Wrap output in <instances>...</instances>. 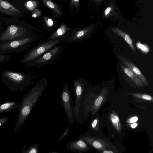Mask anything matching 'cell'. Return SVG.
<instances>
[{
    "label": "cell",
    "instance_id": "52a82bcc",
    "mask_svg": "<svg viewBox=\"0 0 153 153\" xmlns=\"http://www.w3.org/2000/svg\"><path fill=\"white\" fill-rule=\"evenodd\" d=\"M31 33L26 28L16 25H12L0 35V43L26 37Z\"/></svg>",
    "mask_w": 153,
    "mask_h": 153
},
{
    "label": "cell",
    "instance_id": "30bf717a",
    "mask_svg": "<svg viewBox=\"0 0 153 153\" xmlns=\"http://www.w3.org/2000/svg\"><path fill=\"white\" fill-rule=\"evenodd\" d=\"M120 62L130 68L132 71L137 76L146 86H149V83L146 77L142 74L140 70L131 60L127 58L120 55H117Z\"/></svg>",
    "mask_w": 153,
    "mask_h": 153
},
{
    "label": "cell",
    "instance_id": "7c38bea8",
    "mask_svg": "<svg viewBox=\"0 0 153 153\" xmlns=\"http://www.w3.org/2000/svg\"><path fill=\"white\" fill-rule=\"evenodd\" d=\"M71 31L70 27L65 24H62L45 39L49 41L62 37L67 38L69 36Z\"/></svg>",
    "mask_w": 153,
    "mask_h": 153
},
{
    "label": "cell",
    "instance_id": "1f68e13d",
    "mask_svg": "<svg viewBox=\"0 0 153 153\" xmlns=\"http://www.w3.org/2000/svg\"><path fill=\"white\" fill-rule=\"evenodd\" d=\"M103 153H113V152L111 151H107V150H105L103 152Z\"/></svg>",
    "mask_w": 153,
    "mask_h": 153
},
{
    "label": "cell",
    "instance_id": "4dcf8cb0",
    "mask_svg": "<svg viewBox=\"0 0 153 153\" xmlns=\"http://www.w3.org/2000/svg\"><path fill=\"white\" fill-rule=\"evenodd\" d=\"M137 124L136 123H134L131 125V127L132 128H135L137 126Z\"/></svg>",
    "mask_w": 153,
    "mask_h": 153
},
{
    "label": "cell",
    "instance_id": "5b68a950",
    "mask_svg": "<svg viewBox=\"0 0 153 153\" xmlns=\"http://www.w3.org/2000/svg\"><path fill=\"white\" fill-rule=\"evenodd\" d=\"M63 49L61 46L55 45L37 59L24 66L26 67H36L39 68L52 64L62 53Z\"/></svg>",
    "mask_w": 153,
    "mask_h": 153
},
{
    "label": "cell",
    "instance_id": "ac0fdd59",
    "mask_svg": "<svg viewBox=\"0 0 153 153\" xmlns=\"http://www.w3.org/2000/svg\"><path fill=\"white\" fill-rule=\"evenodd\" d=\"M110 119L114 126L119 132L121 131V126L118 116L115 114H111L110 115Z\"/></svg>",
    "mask_w": 153,
    "mask_h": 153
},
{
    "label": "cell",
    "instance_id": "6da1fadb",
    "mask_svg": "<svg viewBox=\"0 0 153 153\" xmlns=\"http://www.w3.org/2000/svg\"><path fill=\"white\" fill-rule=\"evenodd\" d=\"M48 85V79L43 78L27 92L19 104L18 118L14 132H16L23 125L30 114L32 110L39 101Z\"/></svg>",
    "mask_w": 153,
    "mask_h": 153
},
{
    "label": "cell",
    "instance_id": "9c48e42d",
    "mask_svg": "<svg viewBox=\"0 0 153 153\" xmlns=\"http://www.w3.org/2000/svg\"><path fill=\"white\" fill-rule=\"evenodd\" d=\"M86 84L85 80L81 78L74 79L73 81L75 95L74 109L76 113V120L79 115L80 100Z\"/></svg>",
    "mask_w": 153,
    "mask_h": 153
},
{
    "label": "cell",
    "instance_id": "7a4b0ae2",
    "mask_svg": "<svg viewBox=\"0 0 153 153\" xmlns=\"http://www.w3.org/2000/svg\"><path fill=\"white\" fill-rule=\"evenodd\" d=\"M43 38L42 34L32 33L22 38L0 43V53L23 52L42 41Z\"/></svg>",
    "mask_w": 153,
    "mask_h": 153
},
{
    "label": "cell",
    "instance_id": "ffe728a7",
    "mask_svg": "<svg viewBox=\"0 0 153 153\" xmlns=\"http://www.w3.org/2000/svg\"><path fill=\"white\" fill-rule=\"evenodd\" d=\"M132 95L135 97L145 100L150 101L153 100L152 97L149 95L136 93H132Z\"/></svg>",
    "mask_w": 153,
    "mask_h": 153
},
{
    "label": "cell",
    "instance_id": "3957f363",
    "mask_svg": "<svg viewBox=\"0 0 153 153\" xmlns=\"http://www.w3.org/2000/svg\"><path fill=\"white\" fill-rule=\"evenodd\" d=\"M36 78L30 74L7 71L2 73V81L12 91H22L33 83Z\"/></svg>",
    "mask_w": 153,
    "mask_h": 153
},
{
    "label": "cell",
    "instance_id": "7402d4cb",
    "mask_svg": "<svg viewBox=\"0 0 153 153\" xmlns=\"http://www.w3.org/2000/svg\"><path fill=\"white\" fill-rule=\"evenodd\" d=\"M10 59V56L9 55L0 53V62L7 61L9 60Z\"/></svg>",
    "mask_w": 153,
    "mask_h": 153
},
{
    "label": "cell",
    "instance_id": "cb8c5ba5",
    "mask_svg": "<svg viewBox=\"0 0 153 153\" xmlns=\"http://www.w3.org/2000/svg\"><path fill=\"white\" fill-rule=\"evenodd\" d=\"M8 117H0V128L4 125L9 120Z\"/></svg>",
    "mask_w": 153,
    "mask_h": 153
},
{
    "label": "cell",
    "instance_id": "8fae6325",
    "mask_svg": "<svg viewBox=\"0 0 153 153\" xmlns=\"http://www.w3.org/2000/svg\"><path fill=\"white\" fill-rule=\"evenodd\" d=\"M66 146L68 150L78 153L85 152L89 149L87 143L79 138L76 140L69 141Z\"/></svg>",
    "mask_w": 153,
    "mask_h": 153
},
{
    "label": "cell",
    "instance_id": "d6a6232c",
    "mask_svg": "<svg viewBox=\"0 0 153 153\" xmlns=\"http://www.w3.org/2000/svg\"><path fill=\"white\" fill-rule=\"evenodd\" d=\"M48 153H58L59 152H56V151H51Z\"/></svg>",
    "mask_w": 153,
    "mask_h": 153
},
{
    "label": "cell",
    "instance_id": "277c9868",
    "mask_svg": "<svg viewBox=\"0 0 153 153\" xmlns=\"http://www.w3.org/2000/svg\"><path fill=\"white\" fill-rule=\"evenodd\" d=\"M66 38L62 37L53 40L45 39L41 41L27 53L22 60L21 63L26 64L37 59L55 45L64 41Z\"/></svg>",
    "mask_w": 153,
    "mask_h": 153
},
{
    "label": "cell",
    "instance_id": "ba28073f",
    "mask_svg": "<svg viewBox=\"0 0 153 153\" xmlns=\"http://www.w3.org/2000/svg\"><path fill=\"white\" fill-rule=\"evenodd\" d=\"M94 29L90 26L73 29L69 36L64 40L66 43L82 42L89 39L93 35Z\"/></svg>",
    "mask_w": 153,
    "mask_h": 153
},
{
    "label": "cell",
    "instance_id": "4316f807",
    "mask_svg": "<svg viewBox=\"0 0 153 153\" xmlns=\"http://www.w3.org/2000/svg\"><path fill=\"white\" fill-rule=\"evenodd\" d=\"M46 25L48 28H51L52 27L53 24V21L51 19H49L47 21Z\"/></svg>",
    "mask_w": 153,
    "mask_h": 153
},
{
    "label": "cell",
    "instance_id": "9a60e30c",
    "mask_svg": "<svg viewBox=\"0 0 153 153\" xmlns=\"http://www.w3.org/2000/svg\"><path fill=\"white\" fill-rule=\"evenodd\" d=\"M121 69L124 73L128 76L137 86L144 88V84L140 80L128 67L120 64Z\"/></svg>",
    "mask_w": 153,
    "mask_h": 153
},
{
    "label": "cell",
    "instance_id": "d4e9b609",
    "mask_svg": "<svg viewBox=\"0 0 153 153\" xmlns=\"http://www.w3.org/2000/svg\"><path fill=\"white\" fill-rule=\"evenodd\" d=\"M103 100V98L101 96H99L95 100L94 104L95 106H98L100 105Z\"/></svg>",
    "mask_w": 153,
    "mask_h": 153
},
{
    "label": "cell",
    "instance_id": "2e32d148",
    "mask_svg": "<svg viewBox=\"0 0 153 153\" xmlns=\"http://www.w3.org/2000/svg\"><path fill=\"white\" fill-rule=\"evenodd\" d=\"M19 103L15 101H10L0 105V114L5 112H10L18 107Z\"/></svg>",
    "mask_w": 153,
    "mask_h": 153
},
{
    "label": "cell",
    "instance_id": "e0dca14e",
    "mask_svg": "<svg viewBox=\"0 0 153 153\" xmlns=\"http://www.w3.org/2000/svg\"><path fill=\"white\" fill-rule=\"evenodd\" d=\"M43 3L56 14L61 15L62 10L59 6L51 0H43Z\"/></svg>",
    "mask_w": 153,
    "mask_h": 153
},
{
    "label": "cell",
    "instance_id": "44dd1931",
    "mask_svg": "<svg viewBox=\"0 0 153 153\" xmlns=\"http://www.w3.org/2000/svg\"><path fill=\"white\" fill-rule=\"evenodd\" d=\"M71 125L70 124L65 129L64 132L63 134L60 137L59 139L58 140L57 142H58L61 141L67 135L68 133L69 128Z\"/></svg>",
    "mask_w": 153,
    "mask_h": 153
},
{
    "label": "cell",
    "instance_id": "484cf974",
    "mask_svg": "<svg viewBox=\"0 0 153 153\" xmlns=\"http://www.w3.org/2000/svg\"><path fill=\"white\" fill-rule=\"evenodd\" d=\"M79 0H71V5H74L76 7V10L79 9Z\"/></svg>",
    "mask_w": 153,
    "mask_h": 153
},
{
    "label": "cell",
    "instance_id": "4fadbf2b",
    "mask_svg": "<svg viewBox=\"0 0 153 153\" xmlns=\"http://www.w3.org/2000/svg\"><path fill=\"white\" fill-rule=\"evenodd\" d=\"M0 12L10 16L18 15L21 13L13 5L3 0H0Z\"/></svg>",
    "mask_w": 153,
    "mask_h": 153
},
{
    "label": "cell",
    "instance_id": "f1b7e54d",
    "mask_svg": "<svg viewBox=\"0 0 153 153\" xmlns=\"http://www.w3.org/2000/svg\"><path fill=\"white\" fill-rule=\"evenodd\" d=\"M98 122V120L97 119H95L92 122L91 125V127L93 128H95L97 125Z\"/></svg>",
    "mask_w": 153,
    "mask_h": 153
},
{
    "label": "cell",
    "instance_id": "83f0119b",
    "mask_svg": "<svg viewBox=\"0 0 153 153\" xmlns=\"http://www.w3.org/2000/svg\"><path fill=\"white\" fill-rule=\"evenodd\" d=\"M138 120V117L136 116H134L131 117L129 120V122L133 123L136 122Z\"/></svg>",
    "mask_w": 153,
    "mask_h": 153
},
{
    "label": "cell",
    "instance_id": "603a6c76",
    "mask_svg": "<svg viewBox=\"0 0 153 153\" xmlns=\"http://www.w3.org/2000/svg\"><path fill=\"white\" fill-rule=\"evenodd\" d=\"M26 7L29 10H32L34 8V2L31 1H28L25 4Z\"/></svg>",
    "mask_w": 153,
    "mask_h": 153
},
{
    "label": "cell",
    "instance_id": "d6986e66",
    "mask_svg": "<svg viewBox=\"0 0 153 153\" xmlns=\"http://www.w3.org/2000/svg\"><path fill=\"white\" fill-rule=\"evenodd\" d=\"M39 144L36 141L34 142V144L30 146L27 149L22 148V151L23 153H38L39 151Z\"/></svg>",
    "mask_w": 153,
    "mask_h": 153
},
{
    "label": "cell",
    "instance_id": "f546056e",
    "mask_svg": "<svg viewBox=\"0 0 153 153\" xmlns=\"http://www.w3.org/2000/svg\"><path fill=\"white\" fill-rule=\"evenodd\" d=\"M111 10V8L110 7H108L107 8L105 11V14L106 15H107L108 14L109 12Z\"/></svg>",
    "mask_w": 153,
    "mask_h": 153
},
{
    "label": "cell",
    "instance_id": "8992f818",
    "mask_svg": "<svg viewBox=\"0 0 153 153\" xmlns=\"http://www.w3.org/2000/svg\"><path fill=\"white\" fill-rule=\"evenodd\" d=\"M60 97L61 108H63L69 124L72 125L76 121V113L67 82H65L63 85Z\"/></svg>",
    "mask_w": 153,
    "mask_h": 153
},
{
    "label": "cell",
    "instance_id": "5bb4252c",
    "mask_svg": "<svg viewBox=\"0 0 153 153\" xmlns=\"http://www.w3.org/2000/svg\"><path fill=\"white\" fill-rule=\"evenodd\" d=\"M113 32L117 35L122 38L128 44L131 50L135 54L136 53L134 44L133 39L130 36L125 32L117 28L112 29Z\"/></svg>",
    "mask_w": 153,
    "mask_h": 153
}]
</instances>
